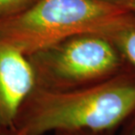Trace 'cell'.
<instances>
[{"label": "cell", "mask_w": 135, "mask_h": 135, "mask_svg": "<svg viewBox=\"0 0 135 135\" xmlns=\"http://www.w3.org/2000/svg\"><path fill=\"white\" fill-rule=\"evenodd\" d=\"M127 10H129L130 12H135V2L132 3V4L129 5L127 7Z\"/></svg>", "instance_id": "11"}, {"label": "cell", "mask_w": 135, "mask_h": 135, "mask_svg": "<svg viewBox=\"0 0 135 135\" xmlns=\"http://www.w3.org/2000/svg\"><path fill=\"white\" fill-rule=\"evenodd\" d=\"M34 87L27 57L0 40V131L12 127L21 104Z\"/></svg>", "instance_id": "4"}, {"label": "cell", "mask_w": 135, "mask_h": 135, "mask_svg": "<svg viewBox=\"0 0 135 135\" xmlns=\"http://www.w3.org/2000/svg\"><path fill=\"white\" fill-rule=\"evenodd\" d=\"M135 113V71H126L97 84L53 92L35 88L26 97L13 126L28 135L48 132H115Z\"/></svg>", "instance_id": "1"}, {"label": "cell", "mask_w": 135, "mask_h": 135, "mask_svg": "<svg viewBox=\"0 0 135 135\" xmlns=\"http://www.w3.org/2000/svg\"><path fill=\"white\" fill-rule=\"evenodd\" d=\"M135 71V12H130L105 34Z\"/></svg>", "instance_id": "5"}, {"label": "cell", "mask_w": 135, "mask_h": 135, "mask_svg": "<svg viewBox=\"0 0 135 135\" xmlns=\"http://www.w3.org/2000/svg\"><path fill=\"white\" fill-rule=\"evenodd\" d=\"M98 1H100L103 3H105V4H112V5H115V6H118V7H122V8H125V9H127V7L132 4V3L135 2V0H98Z\"/></svg>", "instance_id": "9"}, {"label": "cell", "mask_w": 135, "mask_h": 135, "mask_svg": "<svg viewBox=\"0 0 135 135\" xmlns=\"http://www.w3.org/2000/svg\"><path fill=\"white\" fill-rule=\"evenodd\" d=\"M0 135H28L27 133H24L22 131H20L16 129L14 126L7 129H4L3 131H0Z\"/></svg>", "instance_id": "10"}, {"label": "cell", "mask_w": 135, "mask_h": 135, "mask_svg": "<svg viewBox=\"0 0 135 135\" xmlns=\"http://www.w3.org/2000/svg\"><path fill=\"white\" fill-rule=\"evenodd\" d=\"M26 57L35 88L53 92L97 84L130 68L110 38L101 33L74 35Z\"/></svg>", "instance_id": "3"}, {"label": "cell", "mask_w": 135, "mask_h": 135, "mask_svg": "<svg viewBox=\"0 0 135 135\" xmlns=\"http://www.w3.org/2000/svg\"><path fill=\"white\" fill-rule=\"evenodd\" d=\"M115 132L109 131H90V130H74V131H57L55 135H114Z\"/></svg>", "instance_id": "7"}, {"label": "cell", "mask_w": 135, "mask_h": 135, "mask_svg": "<svg viewBox=\"0 0 135 135\" xmlns=\"http://www.w3.org/2000/svg\"><path fill=\"white\" fill-rule=\"evenodd\" d=\"M42 0H0V20L21 14Z\"/></svg>", "instance_id": "6"}, {"label": "cell", "mask_w": 135, "mask_h": 135, "mask_svg": "<svg viewBox=\"0 0 135 135\" xmlns=\"http://www.w3.org/2000/svg\"><path fill=\"white\" fill-rule=\"evenodd\" d=\"M128 12L98 0H42L21 14L0 20V40L26 56L74 35H105Z\"/></svg>", "instance_id": "2"}, {"label": "cell", "mask_w": 135, "mask_h": 135, "mask_svg": "<svg viewBox=\"0 0 135 135\" xmlns=\"http://www.w3.org/2000/svg\"><path fill=\"white\" fill-rule=\"evenodd\" d=\"M120 135H135V113L124 124Z\"/></svg>", "instance_id": "8"}]
</instances>
